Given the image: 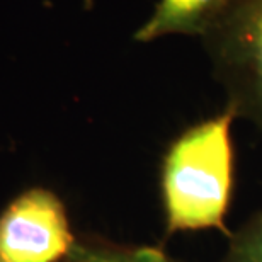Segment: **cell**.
I'll list each match as a JSON object with an SVG mask.
<instances>
[{"mask_svg":"<svg viewBox=\"0 0 262 262\" xmlns=\"http://www.w3.org/2000/svg\"><path fill=\"white\" fill-rule=\"evenodd\" d=\"M232 107L187 128L162 162V198L167 230L223 228L233 191L235 150Z\"/></svg>","mask_w":262,"mask_h":262,"instance_id":"1","label":"cell"},{"mask_svg":"<svg viewBox=\"0 0 262 262\" xmlns=\"http://www.w3.org/2000/svg\"><path fill=\"white\" fill-rule=\"evenodd\" d=\"M203 43L227 106L262 128V0H228Z\"/></svg>","mask_w":262,"mask_h":262,"instance_id":"2","label":"cell"},{"mask_svg":"<svg viewBox=\"0 0 262 262\" xmlns=\"http://www.w3.org/2000/svg\"><path fill=\"white\" fill-rule=\"evenodd\" d=\"M75 240L60 198L48 189H29L0 214V262H58Z\"/></svg>","mask_w":262,"mask_h":262,"instance_id":"3","label":"cell"},{"mask_svg":"<svg viewBox=\"0 0 262 262\" xmlns=\"http://www.w3.org/2000/svg\"><path fill=\"white\" fill-rule=\"evenodd\" d=\"M228 0H159L151 17L135 34L148 43L167 34L203 36L211 28Z\"/></svg>","mask_w":262,"mask_h":262,"instance_id":"4","label":"cell"},{"mask_svg":"<svg viewBox=\"0 0 262 262\" xmlns=\"http://www.w3.org/2000/svg\"><path fill=\"white\" fill-rule=\"evenodd\" d=\"M67 262H174L157 249H135V250H107L91 249L77 245L68 254Z\"/></svg>","mask_w":262,"mask_h":262,"instance_id":"5","label":"cell"},{"mask_svg":"<svg viewBox=\"0 0 262 262\" xmlns=\"http://www.w3.org/2000/svg\"><path fill=\"white\" fill-rule=\"evenodd\" d=\"M223 262H262V214L235 233Z\"/></svg>","mask_w":262,"mask_h":262,"instance_id":"6","label":"cell"}]
</instances>
